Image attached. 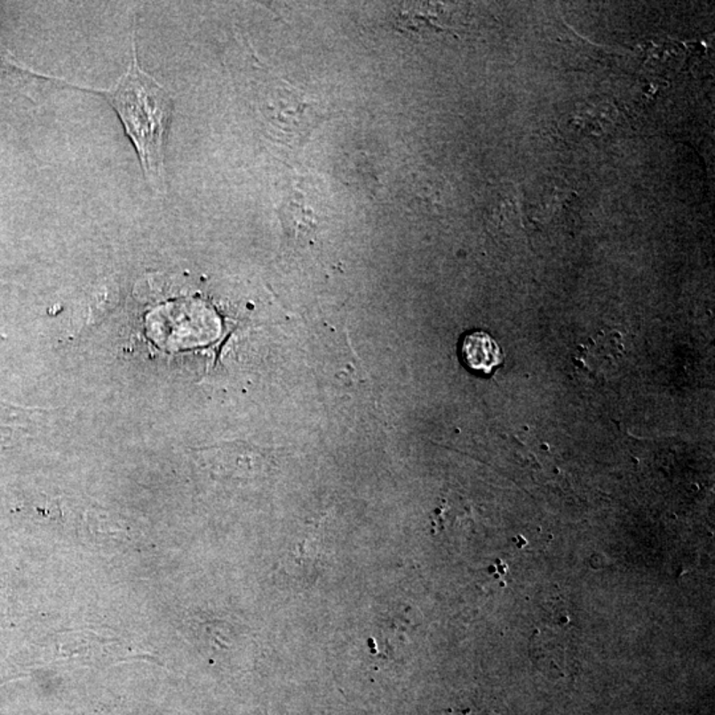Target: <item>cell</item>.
Returning a JSON list of instances; mask_svg holds the SVG:
<instances>
[{"label":"cell","instance_id":"cell-1","mask_svg":"<svg viewBox=\"0 0 715 715\" xmlns=\"http://www.w3.org/2000/svg\"><path fill=\"white\" fill-rule=\"evenodd\" d=\"M83 89V88H81ZM104 97L115 110L139 161L148 185L164 191V151L174 115V99L153 75L143 71L133 56L125 73L107 89H85Z\"/></svg>","mask_w":715,"mask_h":715},{"label":"cell","instance_id":"cell-2","mask_svg":"<svg viewBox=\"0 0 715 715\" xmlns=\"http://www.w3.org/2000/svg\"><path fill=\"white\" fill-rule=\"evenodd\" d=\"M461 359L471 371L489 375L504 363L500 345L485 331L466 334L461 342Z\"/></svg>","mask_w":715,"mask_h":715}]
</instances>
